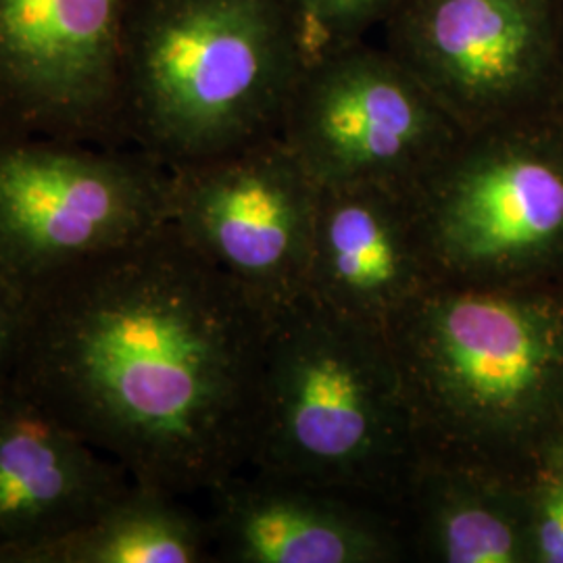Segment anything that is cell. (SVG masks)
Segmentation results:
<instances>
[{
	"label": "cell",
	"instance_id": "obj_3",
	"mask_svg": "<svg viewBox=\"0 0 563 563\" xmlns=\"http://www.w3.org/2000/svg\"><path fill=\"white\" fill-rule=\"evenodd\" d=\"M172 167L136 146L0 139V269L21 286L169 220Z\"/></svg>",
	"mask_w": 563,
	"mask_h": 563
},
{
	"label": "cell",
	"instance_id": "obj_10",
	"mask_svg": "<svg viewBox=\"0 0 563 563\" xmlns=\"http://www.w3.org/2000/svg\"><path fill=\"white\" fill-rule=\"evenodd\" d=\"M423 339L441 397L470 422L520 416L543 395L560 362L553 323L528 305L493 295L441 302Z\"/></svg>",
	"mask_w": 563,
	"mask_h": 563
},
{
	"label": "cell",
	"instance_id": "obj_9",
	"mask_svg": "<svg viewBox=\"0 0 563 563\" xmlns=\"http://www.w3.org/2000/svg\"><path fill=\"white\" fill-rule=\"evenodd\" d=\"M130 484L120 463L21 386L0 393V563L88 520Z\"/></svg>",
	"mask_w": 563,
	"mask_h": 563
},
{
	"label": "cell",
	"instance_id": "obj_4",
	"mask_svg": "<svg viewBox=\"0 0 563 563\" xmlns=\"http://www.w3.org/2000/svg\"><path fill=\"white\" fill-rule=\"evenodd\" d=\"M282 141L318 188H418L463 130L376 38L302 65Z\"/></svg>",
	"mask_w": 563,
	"mask_h": 563
},
{
	"label": "cell",
	"instance_id": "obj_11",
	"mask_svg": "<svg viewBox=\"0 0 563 563\" xmlns=\"http://www.w3.org/2000/svg\"><path fill=\"white\" fill-rule=\"evenodd\" d=\"M276 430L286 449L313 462L360 460L380 428V393L353 351L313 342L292 349L274 376Z\"/></svg>",
	"mask_w": 563,
	"mask_h": 563
},
{
	"label": "cell",
	"instance_id": "obj_6",
	"mask_svg": "<svg viewBox=\"0 0 563 563\" xmlns=\"http://www.w3.org/2000/svg\"><path fill=\"white\" fill-rule=\"evenodd\" d=\"M376 41L470 132L541 80L555 25L551 0H399Z\"/></svg>",
	"mask_w": 563,
	"mask_h": 563
},
{
	"label": "cell",
	"instance_id": "obj_5",
	"mask_svg": "<svg viewBox=\"0 0 563 563\" xmlns=\"http://www.w3.org/2000/svg\"><path fill=\"white\" fill-rule=\"evenodd\" d=\"M139 0H0V139L130 146L123 65Z\"/></svg>",
	"mask_w": 563,
	"mask_h": 563
},
{
	"label": "cell",
	"instance_id": "obj_17",
	"mask_svg": "<svg viewBox=\"0 0 563 563\" xmlns=\"http://www.w3.org/2000/svg\"><path fill=\"white\" fill-rule=\"evenodd\" d=\"M25 334V288L0 269V393L18 378Z\"/></svg>",
	"mask_w": 563,
	"mask_h": 563
},
{
	"label": "cell",
	"instance_id": "obj_14",
	"mask_svg": "<svg viewBox=\"0 0 563 563\" xmlns=\"http://www.w3.org/2000/svg\"><path fill=\"white\" fill-rule=\"evenodd\" d=\"M318 190L323 201L330 272L355 297H384L401 280L402 251L390 201L407 188L342 186Z\"/></svg>",
	"mask_w": 563,
	"mask_h": 563
},
{
	"label": "cell",
	"instance_id": "obj_16",
	"mask_svg": "<svg viewBox=\"0 0 563 563\" xmlns=\"http://www.w3.org/2000/svg\"><path fill=\"white\" fill-rule=\"evenodd\" d=\"M441 549L451 563H511L518 539L509 522L493 509L460 504L444 511Z\"/></svg>",
	"mask_w": 563,
	"mask_h": 563
},
{
	"label": "cell",
	"instance_id": "obj_15",
	"mask_svg": "<svg viewBox=\"0 0 563 563\" xmlns=\"http://www.w3.org/2000/svg\"><path fill=\"white\" fill-rule=\"evenodd\" d=\"M399 0H280L302 65L355 42L376 38Z\"/></svg>",
	"mask_w": 563,
	"mask_h": 563
},
{
	"label": "cell",
	"instance_id": "obj_18",
	"mask_svg": "<svg viewBox=\"0 0 563 563\" xmlns=\"http://www.w3.org/2000/svg\"><path fill=\"white\" fill-rule=\"evenodd\" d=\"M539 549L544 562L563 563V483L553 484L544 495Z\"/></svg>",
	"mask_w": 563,
	"mask_h": 563
},
{
	"label": "cell",
	"instance_id": "obj_8",
	"mask_svg": "<svg viewBox=\"0 0 563 563\" xmlns=\"http://www.w3.org/2000/svg\"><path fill=\"white\" fill-rule=\"evenodd\" d=\"M418 188L463 262H505L563 232L562 165L481 130L463 132Z\"/></svg>",
	"mask_w": 563,
	"mask_h": 563
},
{
	"label": "cell",
	"instance_id": "obj_13",
	"mask_svg": "<svg viewBox=\"0 0 563 563\" xmlns=\"http://www.w3.org/2000/svg\"><path fill=\"white\" fill-rule=\"evenodd\" d=\"M223 528L236 560L249 563H353L365 537L313 507L269 495H230Z\"/></svg>",
	"mask_w": 563,
	"mask_h": 563
},
{
	"label": "cell",
	"instance_id": "obj_12",
	"mask_svg": "<svg viewBox=\"0 0 563 563\" xmlns=\"http://www.w3.org/2000/svg\"><path fill=\"white\" fill-rule=\"evenodd\" d=\"M202 537L167 493L132 483L88 520L21 553L15 563H195Z\"/></svg>",
	"mask_w": 563,
	"mask_h": 563
},
{
	"label": "cell",
	"instance_id": "obj_1",
	"mask_svg": "<svg viewBox=\"0 0 563 563\" xmlns=\"http://www.w3.org/2000/svg\"><path fill=\"white\" fill-rule=\"evenodd\" d=\"M15 384L163 493L222 484L257 423L262 307L169 222L23 286Z\"/></svg>",
	"mask_w": 563,
	"mask_h": 563
},
{
	"label": "cell",
	"instance_id": "obj_7",
	"mask_svg": "<svg viewBox=\"0 0 563 563\" xmlns=\"http://www.w3.org/2000/svg\"><path fill=\"white\" fill-rule=\"evenodd\" d=\"M320 190L280 134L172 167L169 220L262 307L290 272Z\"/></svg>",
	"mask_w": 563,
	"mask_h": 563
},
{
	"label": "cell",
	"instance_id": "obj_2",
	"mask_svg": "<svg viewBox=\"0 0 563 563\" xmlns=\"http://www.w3.org/2000/svg\"><path fill=\"white\" fill-rule=\"evenodd\" d=\"M302 69L280 0H139L123 65V130L167 167L280 132Z\"/></svg>",
	"mask_w": 563,
	"mask_h": 563
}]
</instances>
